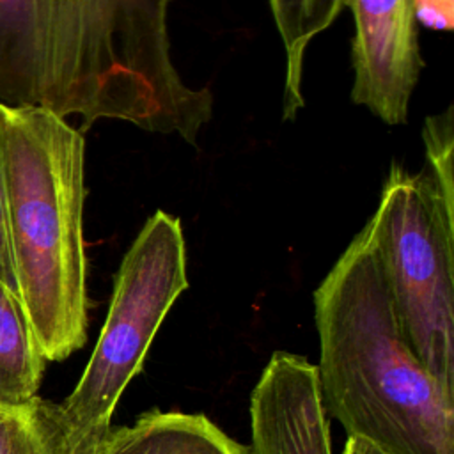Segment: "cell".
<instances>
[{
  "mask_svg": "<svg viewBox=\"0 0 454 454\" xmlns=\"http://www.w3.org/2000/svg\"><path fill=\"white\" fill-rule=\"evenodd\" d=\"M321 401L348 438L383 454H454V394L397 317L367 220L314 291Z\"/></svg>",
  "mask_w": 454,
  "mask_h": 454,
  "instance_id": "6da1fadb",
  "label": "cell"
},
{
  "mask_svg": "<svg viewBox=\"0 0 454 454\" xmlns=\"http://www.w3.org/2000/svg\"><path fill=\"white\" fill-rule=\"evenodd\" d=\"M172 0H43V108L177 135L195 144L213 117V94L192 87L170 55Z\"/></svg>",
  "mask_w": 454,
  "mask_h": 454,
  "instance_id": "7a4b0ae2",
  "label": "cell"
},
{
  "mask_svg": "<svg viewBox=\"0 0 454 454\" xmlns=\"http://www.w3.org/2000/svg\"><path fill=\"white\" fill-rule=\"evenodd\" d=\"M0 161L18 298L46 360L87 340L85 140L43 106L0 105Z\"/></svg>",
  "mask_w": 454,
  "mask_h": 454,
  "instance_id": "3957f363",
  "label": "cell"
},
{
  "mask_svg": "<svg viewBox=\"0 0 454 454\" xmlns=\"http://www.w3.org/2000/svg\"><path fill=\"white\" fill-rule=\"evenodd\" d=\"M424 119V165L392 163L369 218L399 323L419 358L454 394V117Z\"/></svg>",
  "mask_w": 454,
  "mask_h": 454,
  "instance_id": "277c9868",
  "label": "cell"
},
{
  "mask_svg": "<svg viewBox=\"0 0 454 454\" xmlns=\"http://www.w3.org/2000/svg\"><path fill=\"white\" fill-rule=\"evenodd\" d=\"M188 289L181 220L158 209L138 231L115 275L106 319L71 394L51 403L62 454H101L115 406L176 300Z\"/></svg>",
  "mask_w": 454,
  "mask_h": 454,
  "instance_id": "5b68a950",
  "label": "cell"
},
{
  "mask_svg": "<svg viewBox=\"0 0 454 454\" xmlns=\"http://www.w3.org/2000/svg\"><path fill=\"white\" fill-rule=\"evenodd\" d=\"M348 7L355 23L351 101L385 124H404L424 67L413 0H349Z\"/></svg>",
  "mask_w": 454,
  "mask_h": 454,
  "instance_id": "8992f818",
  "label": "cell"
},
{
  "mask_svg": "<svg viewBox=\"0 0 454 454\" xmlns=\"http://www.w3.org/2000/svg\"><path fill=\"white\" fill-rule=\"evenodd\" d=\"M248 454H332L316 365L275 351L250 397Z\"/></svg>",
  "mask_w": 454,
  "mask_h": 454,
  "instance_id": "52a82bcc",
  "label": "cell"
},
{
  "mask_svg": "<svg viewBox=\"0 0 454 454\" xmlns=\"http://www.w3.org/2000/svg\"><path fill=\"white\" fill-rule=\"evenodd\" d=\"M44 80L43 0H0V105L41 106Z\"/></svg>",
  "mask_w": 454,
  "mask_h": 454,
  "instance_id": "ba28073f",
  "label": "cell"
},
{
  "mask_svg": "<svg viewBox=\"0 0 454 454\" xmlns=\"http://www.w3.org/2000/svg\"><path fill=\"white\" fill-rule=\"evenodd\" d=\"M101 454H248L206 415L151 410L112 429Z\"/></svg>",
  "mask_w": 454,
  "mask_h": 454,
  "instance_id": "9c48e42d",
  "label": "cell"
},
{
  "mask_svg": "<svg viewBox=\"0 0 454 454\" xmlns=\"http://www.w3.org/2000/svg\"><path fill=\"white\" fill-rule=\"evenodd\" d=\"M46 362L20 298L0 282V408L34 403Z\"/></svg>",
  "mask_w": 454,
  "mask_h": 454,
  "instance_id": "30bf717a",
  "label": "cell"
},
{
  "mask_svg": "<svg viewBox=\"0 0 454 454\" xmlns=\"http://www.w3.org/2000/svg\"><path fill=\"white\" fill-rule=\"evenodd\" d=\"M284 46L282 117L293 121L303 106L301 76L309 43L325 32L349 5V0H268Z\"/></svg>",
  "mask_w": 454,
  "mask_h": 454,
  "instance_id": "8fae6325",
  "label": "cell"
},
{
  "mask_svg": "<svg viewBox=\"0 0 454 454\" xmlns=\"http://www.w3.org/2000/svg\"><path fill=\"white\" fill-rule=\"evenodd\" d=\"M0 454H62L50 401L0 408Z\"/></svg>",
  "mask_w": 454,
  "mask_h": 454,
  "instance_id": "7c38bea8",
  "label": "cell"
},
{
  "mask_svg": "<svg viewBox=\"0 0 454 454\" xmlns=\"http://www.w3.org/2000/svg\"><path fill=\"white\" fill-rule=\"evenodd\" d=\"M413 9L417 25L442 32L454 28V0H413Z\"/></svg>",
  "mask_w": 454,
  "mask_h": 454,
  "instance_id": "4fadbf2b",
  "label": "cell"
},
{
  "mask_svg": "<svg viewBox=\"0 0 454 454\" xmlns=\"http://www.w3.org/2000/svg\"><path fill=\"white\" fill-rule=\"evenodd\" d=\"M0 282L7 286L16 296V278L12 270V259H11V248H9V231H7V197H5V183H4V172H2V161H0Z\"/></svg>",
  "mask_w": 454,
  "mask_h": 454,
  "instance_id": "5bb4252c",
  "label": "cell"
},
{
  "mask_svg": "<svg viewBox=\"0 0 454 454\" xmlns=\"http://www.w3.org/2000/svg\"><path fill=\"white\" fill-rule=\"evenodd\" d=\"M342 454H383L380 449H376L374 445L358 440V438H348Z\"/></svg>",
  "mask_w": 454,
  "mask_h": 454,
  "instance_id": "9a60e30c",
  "label": "cell"
}]
</instances>
